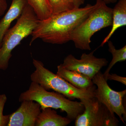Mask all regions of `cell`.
Wrapping results in <instances>:
<instances>
[{"mask_svg":"<svg viewBox=\"0 0 126 126\" xmlns=\"http://www.w3.org/2000/svg\"><path fill=\"white\" fill-rule=\"evenodd\" d=\"M95 4H88L83 7L52 14L40 20L32 34L30 45L37 39L53 44L61 45L71 41L74 30L93 10Z\"/></svg>","mask_w":126,"mask_h":126,"instance_id":"cell-1","label":"cell"},{"mask_svg":"<svg viewBox=\"0 0 126 126\" xmlns=\"http://www.w3.org/2000/svg\"><path fill=\"white\" fill-rule=\"evenodd\" d=\"M93 10L72 32L70 40L77 48L90 50L91 39L94 34L111 26L112 9L103 0H96Z\"/></svg>","mask_w":126,"mask_h":126,"instance_id":"cell-2","label":"cell"},{"mask_svg":"<svg viewBox=\"0 0 126 126\" xmlns=\"http://www.w3.org/2000/svg\"><path fill=\"white\" fill-rule=\"evenodd\" d=\"M26 100H32L38 103L41 109L47 108L60 109L66 113L67 117L72 121H75L85 109L81 102L72 101L56 92H49L33 82H32L29 89L21 93L19 97L20 102Z\"/></svg>","mask_w":126,"mask_h":126,"instance_id":"cell-3","label":"cell"},{"mask_svg":"<svg viewBox=\"0 0 126 126\" xmlns=\"http://www.w3.org/2000/svg\"><path fill=\"white\" fill-rule=\"evenodd\" d=\"M39 20L28 4L17 19L16 24L9 29L2 39L0 47V70L7 69L12 51L24 39L32 34Z\"/></svg>","mask_w":126,"mask_h":126,"instance_id":"cell-4","label":"cell"},{"mask_svg":"<svg viewBox=\"0 0 126 126\" xmlns=\"http://www.w3.org/2000/svg\"><path fill=\"white\" fill-rule=\"evenodd\" d=\"M33 63L35 69L31 75L32 82L38 84L46 90L52 89L70 100L77 98L81 101L94 97L95 89H79L45 67L41 61L33 59Z\"/></svg>","mask_w":126,"mask_h":126,"instance_id":"cell-5","label":"cell"},{"mask_svg":"<svg viewBox=\"0 0 126 126\" xmlns=\"http://www.w3.org/2000/svg\"><path fill=\"white\" fill-rule=\"evenodd\" d=\"M92 80L94 84L97 87V89H95L94 92V97L104 104L112 113H116L125 124L126 111L124 101L126 89L121 92L112 90L109 86L103 74L100 71L93 77Z\"/></svg>","mask_w":126,"mask_h":126,"instance_id":"cell-6","label":"cell"},{"mask_svg":"<svg viewBox=\"0 0 126 126\" xmlns=\"http://www.w3.org/2000/svg\"><path fill=\"white\" fill-rule=\"evenodd\" d=\"M80 102L85 108L82 114L77 117L75 126H117L119 121L104 104L95 98Z\"/></svg>","mask_w":126,"mask_h":126,"instance_id":"cell-7","label":"cell"},{"mask_svg":"<svg viewBox=\"0 0 126 126\" xmlns=\"http://www.w3.org/2000/svg\"><path fill=\"white\" fill-rule=\"evenodd\" d=\"M96 50L88 54H82L80 59H76L72 54L68 55L61 64L67 69L78 72L92 79L108 63L106 59L99 58L94 55Z\"/></svg>","mask_w":126,"mask_h":126,"instance_id":"cell-8","label":"cell"},{"mask_svg":"<svg viewBox=\"0 0 126 126\" xmlns=\"http://www.w3.org/2000/svg\"><path fill=\"white\" fill-rule=\"evenodd\" d=\"M21 102L17 110L10 114L7 126H35L36 119L41 110L40 105L32 100Z\"/></svg>","mask_w":126,"mask_h":126,"instance_id":"cell-9","label":"cell"},{"mask_svg":"<svg viewBox=\"0 0 126 126\" xmlns=\"http://www.w3.org/2000/svg\"><path fill=\"white\" fill-rule=\"evenodd\" d=\"M56 74L79 89L94 90L96 89L92 79L78 72L67 69L61 64L57 67Z\"/></svg>","mask_w":126,"mask_h":126,"instance_id":"cell-10","label":"cell"},{"mask_svg":"<svg viewBox=\"0 0 126 126\" xmlns=\"http://www.w3.org/2000/svg\"><path fill=\"white\" fill-rule=\"evenodd\" d=\"M28 4L27 0H12L10 8L0 21V47L5 34L10 29L11 23L20 16Z\"/></svg>","mask_w":126,"mask_h":126,"instance_id":"cell-11","label":"cell"},{"mask_svg":"<svg viewBox=\"0 0 126 126\" xmlns=\"http://www.w3.org/2000/svg\"><path fill=\"white\" fill-rule=\"evenodd\" d=\"M72 121L67 117H63L50 108L41 109L36 119V126H66Z\"/></svg>","mask_w":126,"mask_h":126,"instance_id":"cell-12","label":"cell"},{"mask_svg":"<svg viewBox=\"0 0 126 126\" xmlns=\"http://www.w3.org/2000/svg\"><path fill=\"white\" fill-rule=\"evenodd\" d=\"M126 25V0H119L113 9H112L111 29L103 40L100 46L102 47L107 43L118 29Z\"/></svg>","mask_w":126,"mask_h":126,"instance_id":"cell-13","label":"cell"},{"mask_svg":"<svg viewBox=\"0 0 126 126\" xmlns=\"http://www.w3.org/2000/svg\"><path fill=\"white\" fill-rule=\"evenodd\" d=\"M52 10V14L79 8L85 0H47Z\"/></svg>","mask_w":126,"mask_h":126,"instance_id":"cell-14","label":"cell"},{"mask_svg":"<svg viewBox=\"0 0 126 126\" xmlns=\"http://www.w3.org/2000/svg\"><path fill=\"white\" fill-rule=\"evenodd\" d=\"M27 0L40 20L45 19L52 15V10L47 0Z\"/></svg>","mask_w":126,"mask_h":126,"instance_id":"cell-15","label":"cell"},{"mask_svg":"<svg viewBox=\"0 0 126 126\" xmlns=\"http://www.w3.org/2000/svg\"><path fill=\"white\" fill-rule=\"evenodd\" d=\"M109 47L108 50L111 53L112 56V61L110 62L108 67L103 74L105 79L107 75L109 73L110 70L112 67L118 62L126 61V46L119 49H116L111 41L109 40L108 41Z\"/></svg>","mask_w":126,"mask_h":126,"instance_id":"cell-16","label":"cell"},{"mask_svg":"<svg viewBox=\"0 0 126 126\" xmlns=\"http://www.w3.org/2000/svg\"><path fill=\"white\" fill-rule=\"evenodd\" d=\"M7 100L5 94H0V126H7L10 121V115L3 114L4 108Z\"/></svg>","mask_w":126,"mask_h":126,"instance_id":"cell-17","label":"cell"},{"mask_svg":"<svg viewBox=\"0 0 126 126\" xmlns=\"http://www.w3.org/2000/svg\"><path fill=\"white\" fill-rule=\"evenodd\" d=\"M106 80L107 81L108 80H113L121 83L123 84L126 85V77H121L115 74L109 73L107 75Z\"/></svg>","mask_w":126,"mask_h":126,"instance_id":"cell-18","label":"cell"},{"mask_svg":"<svg viewBox=\"0 0 126 126\" xmlns=\"http://www.w3.org/2000/svg\"><path fill=\"white\" fill-rule=\"evenodd\" d=\"M8 7L6 0H0V17L4 14Z\"/></svg>","mask_w":126,"mask_h":126,"instance_id":"cell-19","label":"cell"},{"mask_svg":"<svg viewBox=\"0 0 126 126\" xmlns=\"http://www.w3.org/2000/svg\"><path fill=\"white\" fill-rule=\"evenodd\" d=\"M107 4H113L115 3L117 1V0H103Z\"/></svg>","mask_w":126,"mask_h":126,"instance_id":"cell-20","label":"cell"}]
</instances>
